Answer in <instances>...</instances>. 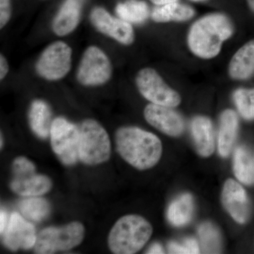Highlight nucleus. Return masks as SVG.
I'll return each mask as SVG.
<instances>
[{
  "label": "nucleus",
  "mask_w": 254,
  "mask_h": 254,
  "mask_svg": "<svg viewBox=\"0 0 254 254\" xmlns=\"http://www.w3.org/2000/svg\"><path fill=\"white\" fill-rule=\"evenodd\" d=\"M90 20L97 31L122 44L129 46L134 41V31L130 23L114 17L104 8L95 7L92 10Z\"/></svg>",
  "instance_id": "obj_11"
},
{
  "label": "nucleus",
  "mask_w": 254,
  "mask_h": 254,
  "mask_svg": "<svg viewBox=\"0 0 254 254\" xmlns=\"http://www.w3.org/2000/svg\"><path fill=\"white\" fill-rule=\"evenodd\" d=\"M190 1H196V2H198V1H205V0H190Z\"/></svg>",
  "instance_id": "obj_36"
},
{
  "label": "nucleus",
  "mask_w": 254,
  "mask_h": 254,
  "mask_svg": "<svg viewBox=\"0 0 254 254\" xmlns=\"http://www.w3.org/2000/svg\"><path fill=\"white\" fill-rule=\"evenodd\" d=\"M9 64L7 60L2 54L0 55V79L3 80L9 72Z\"/></svg>",
  "instance_id": "obj_30"
},
{
  "label": "nucleus",
  "mask_w": 254,
  "mask_h": 254,
  "mask_svg": "<svg viewBox=\"0 0 254 254\" xmlns=\"http://www.w3.org/2000/svg\"><path fill=\"white\" fill-rule=\"evenodd\" d=\"M79 160L87 165H100L111 156L109 135L96 120L87 119L79 126Z\"/></svg>",
  "instance_id": "obj_4"
},
{
  "label": "nucleus",
  "mask_w": 254,
  "mask_h": 254,
  "mask_svg": "<svg viewBox=\"0 0 254 254\" xmlns=\"http://www.w3.org/2000/svg\"><path fill=\"white\" fill-rule=\"evenodd\" d=\"M2 140H3L2 134H1V148H2V145H3Z\"/></svg>",
  "instance_id": "obj_35"
},
{
  "label": "nucleus",
  "mask_w": 254,
  "mask_h": 254,
  "mask_svg": "<svg viewBox=\"0 0 254 254\" xmlns=\"http://www.w3.org/2000/svg\"><path fill=\"white\" fill-rule=\"evenodd\" d=\"M190 131L197 152L200 156H210L215 150V136L213 124L210 119L197 116L193 119Z\"/></svg>",
  "instance_id": "obj_16"
},
{
  "label": "nucleus",
  "mask_w": 254,
  "mask_h": 254,
  "mask_svg": "<svg viewBox=\"0 0 254 254\" xmlns=\"http://www.w3.org/2000/svg\"><path fill=\"white\" fill-rule=\"evenodd\" d=\"M202 248L205 253H218L221 248V236L215 225L211 222H203L198 230Z\"/></svg>",
  "instance_id": "obj_25"
},
{
  "label": "nucleus",
  "mask_w": 254,
  "mask_h": 254,
  "mask_svg": "<svg viewBox=\"0 0 254 254\" xmlns=\"http://www.w3.org/2000/svg\"><path fill=\"white\" fill-rule=\"evenodd\" d=\"M85 0H65L52 23L55 34L67 36L77 27Z\"/></svg>",
  "instance_id": "obj_15"
},
{
  "label": "nucleus",
  "mask_w": 254,
  "mask_h": 254,
  "mask_svg": "<svg viewBox=\"0 0 254 254\" xmlns=\"http://www.w3.org/2000/svg\"><path fill=\"white\" fill-rule=\"evenodd\" d=\"M234 33L226 15L214 13L199 18L190 28L187 43L191 53L202 59H212L220 53L222 43Z\"/></svg>",
  "instance_id": "obj_2"
},
{
  "label": "nucleus",
  "mask_w": 254,
  "mask_h": 254,
  "mask_svg": "<svg viewBox=\"0 0 254 254\" xmlns=\"http://www.w3.org/2000/svg\"><path fill=\"white\" fill-rule=\"evenodd\" d=\"M111 62L100 48L90 46L83 53L76 77L83 86H96L107 83L112 76Z\"/></svg>",
  "instance_id": "obj_9"
},
{
  "label": "nucleus",
  "mask_w": 254,
  "mask_h": 254,
  "mask_svg": "<svg viewBox=\"0 0 254 254\" xmlns=\"http://www.w3.org/2000/svg\"><path fill=\"white\" fill-rule=\"evenodd\" d=\"M144 118L151 126L170 136H181L185 130L183 118L172 108L151 103L145 107Z\"/></svg>",
  "instance_id": "obj_14"
},
{
  "label": "nucleus",
  "mask_w": 254,
  "mask_h": 254,
  "mask_svg": "<svg viewBox=\"0 0 254 254\" xmlns=\"http://www.w3.org/2000/svg\"><path fill=\"white\" fill-rule=\"evenodd\" d=\"M194 14V9L191 6L175 1L157 6L152 11L151 18L158 23L185 21L190 19Z\"/></svg>",
  "instance_id": "obj_20"
},
{
  "label": "nucleus",
  "mask_w": 254,
  "mask_h": 254,
  "mask_svg": "<svg viewBox=\"0 0 254 254\" xmlns=\"http://www.w3.org/2000/svg\"><path fill=\"white\" fill-rule=\"evenodd\" d=\"M247 1L251 11L254 13V0H247Z\"/></svg>",
  "instance_id": "obj_34"
},
{
  "label": "nucleus",
  "mask_w": 254,
  "mask_h": 254,
  "mask_svg": "<svg viewBox=\"0 0 254 254\" xmlns=\"http://www.w3.org/2000/svg\"><path fill=\"white\" fill-rule=\"evenodd\" d=\"M150 1L156 6H162V5L169 4V3L178 1V0H150Z\"/></svg>",
  "instance_id": "obj_33"
},
{
  "label": "nucleus",
  "mask_w": 254,
  "mask_h": 254,
  "mask_svg": "<svg viewBox=\"0 0 254 254\" xmlns=\"http://www.w3.org/2000/svg\"><path fill=\"white\" fill-rule=\"evenodd\" d=\"M239 113L247 121L254 120V88H240L233 94Z\"/></svg>",
  "instance_id": "obj_26"
},
{
  "label": "nucleus",
  "mask_w": 254,
  "mask_h": 254,
  "mask_svg": "<svg viewBox=\"0 0 254 254\" xmlns=\"http://www.w3.org/2000/svg\"><path fill=\"white\" fill-rule=\"evenodd\" d=\"M233 170L237 180L245 185L254 182V158L247 147L238 146L233 157Z\"/></svg>",
  "instance_id": "obj_22"
},
{
  "label": "nucleus",
  "mask_w": 254,
  "mask_h": 254,
  "mask_svg": "<svg viewBox=\"0 0 254 254\" xmlns=\"http://www.w3.org/2000/svg\"><path fill=\"white\" fill-rule=\"evenodd\" d=\"M7 217H6V214L5 213L4 210H1V213H0V231L1 234L4 232L5 227L7 225Z\"/></svg>",
  "instance_id": "obj_32"
},
{
  "label": "nucleus",
  "mask_w": 254,
  "mask_h": 254,
  "mask_svg": "<svg viewBox=\"0 0 254 254\" xmlns=\"http://www.w3.org/2000/svg\"><path fill=\"white\" fill-rule=\"evenodd\" d=\"M36 165L23 156L18 157L12 163L14 177L10 189L21 196H41L51 190L53 182L50 177L36 173Z\"/></svg>",
  "instance_id": "obj_6"
},
{
  "label": "nucleus",
  "mask_w": 254,
  "mask_h": 254,
  "mask_svg": "<svg viewBox=\"0 0 254 254\" xmlns=\"http://www.w3.org/2000/svg\"><path fill=\"white\" fill-rule=\"evenodd\" d=\"M117 14L128 23H142L150 15L148 4L143 0H127L117 5Z\"/></svg>",
  "instance_id": "obj_23"
},
{
  "label": "nucleus",
  "mask_w": 254,
  "mask_h": 254,
  "mask_svg": "<svg viewBox=\"0 0 254 254\" xmlns=\"http://www.w3.org/2000/svg\"><path fill=\"white\" fill-rule=\"evenodd\" d=\"M20 211L25 218L34 222H41L48 218L50 213V205L41 197H28L18 205Z\"/></svg>",
  "instance_id": "obj_24"
},
{
  "label": "nucleus",
  "mask_w": 254,
  "mask_h": 254,
  "mask_svg": "<svg viewBox=\"0 0 254 254\" xmlns=\"http://www.w3.org/2000/svg\"><path fill=\"white\" fill-rule=\"evenodd\" d=\"M11 16V0H0V28L9 22Z\"/></svg>",
  "instance_id": "obj_27"
},
{
  "label": "nucleus",
  "mask_w": 254,
  "mask_h": 254,
  "mask_svg": "<svg viewBox=\"0 0 254 254\" xmlns=\"http://www.w3.org/2000/svg\"><path fill=\"white\" fill-rule=\"evenodd\" d=\"M153 231L151 224L141 215H125L110 230L108 247L113 254H136L146 245Z\"/></svg>",
  "instance_id": "obj_3"
},
{
  "label": "nucleus",
  "mask_w": 254,
  "mask_h": 254,
  "mask_svg": "<svg viewBox=\"0 0 254 254\" xmlns=\"http://www.w3.org/2000/svg\"><path fill=\"white\" fill-rule=\"evenodd\" d=\"M222 202L225 210L240 224L248 221L251 215L250 199L245 189L238 182L229 179L224 185Z\"/></svg>",
  "instance_id": "obj_13"
},
{
  "label": "nucleus",
  "mask_w": 254,
  "mask_h": 254,
  "mask_svg": "<svg viewBox=\"0 0 254 254\" xmlns=\"http://www.w3.org/2000/svg\"><path fill=\"white\" fill-rule=\"evenodd\" d=\"M50 142L55 154L66 166H72L79 160L80 133L78 126L63 118L53 120Z\"/></svg>",
  "instance_id": "obj_7"
},
{
  "label": "nucleus",
  "mask_w": 254,
  "mask_h": 254,
  "mask_svg": "<svg viewBox=\"0 0 254 254\" xmlns=\"http://www.w3.org/2000/svg\"><path fill=\"white\" fill-rule=\"evenodd\" d=\"M119 154L133 168L146 170L158 164L163 153L160 138L136 127H124L115 133Z\"/></svg>",
  "instance_id": "obj_1"
},
{
  "label": "nucleus",
  "mask_w": 254,
  "mask_h": 254,
  "mask_svg": "<svg viewBox=\"0 0 254 254\" xmlns=\"http://www.w3.org/2000/svg\"><path fill=\"white\" fill-rule=\"evenodd\" d=\"M72 50L66 43L57 41L43 50L36 64V72L48 81H58L66 76L71 66Z\"/></svg>",
  "instance_id": "obj_10"
},
{
  "label": "nucleus",
  "mask_w": 254,
  "mask_h": 254,
  "mask_svg": "<svg viewBox=\"0 0 254 254\" xmlns=\"http://www.w3.org/2000/svg\"><path fill=\"white\" fill-rule=\"evenodd\" d=\"M194 211V201L190 193L177 197L169 206L167 216L175 227H183L191 220Z\"/></svg>",
  "instance_id": "obj_21"
},
{
  "label": "nucleus",
  "mask_w": 254,
  "mask_h": 254,
  "mask_svg": "<svg viewBox=\"0 0 254 254\" xmlns=\"http://www.w3.org/2000/svg\"><path fill=\"white\" fill-rule=\"evenodd\" d=\"M187 250H188L189 254H199L200 248L198 242L193 238H187L182 242Z\"/></svg>",
  "instance_id": "obj_28"
},
{
  "label": "nucleus",
  "mask_w": 254,
  "mask_h": 254,
  "mask_svg": "<svg viewBox=\"0 0 254 254\" xmlns=\"http://www.w3.org/2000/svg\"><path fill=\"white\" fill-rule=\"evenodd\" d=\"M147 254H164L163 247L158 243H155L151 245L146 252Z\"/></svg>",
  "instance_id": "obj_31"
},
{
  "label": "nucleus",
  "mask_w": 254,
  "mask_h": 254,
  "mask_svg": "<svg viewBox=\"0 0 254 254\" xmlns=\"http://www.w3.org/2000/svg\"><path fill=\"white\" fill-rule=\"evenodd\" d=\"M230 77L246 80L254 74V40L244 45L232 57L229 65Z\"/></svg>",
  "instance_id": "obj_17"
},
{
  "label": "nucleus",
  "mask_w": 254,
  "mask_h": 254,
  "mask_svg": "<svg viewBox=\"0 0 254 254\" xmlns=\"http://www.w3.org/2000/svg\"><path fill=\"white\" fill-rule=\"evenodd\" d=\"M3 244L11 251L31 250L36 244L37 235L33 225L20 214H11L3 232Z\"/></svg>",
  "instance_id": "obj_12"
},
{
  "label": "nucleus",
  "mask_w": 254,
  "mask_h": 254,
  "mask_svg": "<svg viewBox=\"0 0 254 254\" xmlns=\"http://www.w3.org/2000/svg\"><path fill=\"white\" fill-rule=\"evenodd\" d=\"M28 121L32 131L37 136L43 139L50 136L53 121L49 105L42 100H34L30 107Z\"/></svg>",
  "instance_id": "obj_19"
},
{
  "label": "nucleus",
  "mask_w": 254,
  "mask_h": 254,
  "mask_svg": "<svg viewBox=\"0 0 254 254\" xmlns=\"http://www.w3.org/2000/svg\"><path fill=\"white\" fill-rule=\"evenodd\" d=\"M239 128V119L232 110H226L220 115L218 133V151L222 158L231 153L236 140Z\"/></svg>",
  "instance_id": "obj_18"
},
{
  "label": "nucleus",
  "mask_w": 254,
  "mask_h": 254,
  "mask_svg": "<svg viewBox=\"0 0 254 254\" xmlns=\"http://www.w3.org/2000/svg\"><path fill=\"white\" fill-rule=\"evenodd\" d=\"M168 251L170 254H189L188 250L183 244L177 242H170L168 245Z\"/></svg>",
  "instance_id": "obj_29"
},
{
  "label": "nucleus",
  "mask_w": 254,
  "mask_h": 254,
  "mask_svg": "<svg viewBox=\"0 0 254 254\" xmlns=\"http://www.w3.org/2000/svg\"><path fill=\"white\" fill-rule=\"evenodd\" d=\"M85 227L80 222L62 227H49L37 235L33 250L36 254H51L72 250L83 242Z\"/></svg>",
  "instance_id": "obj_5"
},
{
  "label": "nucleus",
  "mask_w": 254,
  "mask_h": 254,
  "mask_svg": "<svg viewBox=\"0 0 254 254\" xmlns=\"http://www.w3.org/2000/svg\"><path fill=\"white\" fill-rule=\"evenodd\" d=\"M136 83L140 93L153 104L173 108L181 103L180 95L167 85L153 68L140 70L136 75Z\"/></svg>",
  "instance_id": "obj_8"
}]
</instances>
